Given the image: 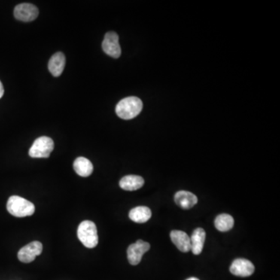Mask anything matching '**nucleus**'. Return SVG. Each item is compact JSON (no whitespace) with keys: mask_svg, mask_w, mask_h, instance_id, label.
Here are the masks:
<instances>
[{"mask_svg":"<svg viewBox=\"0 0 280 280\" xmlns=\"http://www.w3.org/2000/svg\"><path fill=\"white\" fill-rule=\"evenodd\" d=\"M144 179L138 175H127L123 177L119 181V185L123 190L135 191L142 188Z\"/></svg>","mask_w":280,"mask_h":280,"instance_id":"4468645a","label":"nucleus"},{"mask_svg":"<svg viewBox=\"0 0 280 280\" xmlns=\"http://www.w3.org/2000/svg\"><path fill=\"white\" fill-rule=\"evenodd\" d=\"M230 272L237 276L248 277L254 272L252 262L244 259H238L234 261L230 268Z\"/></svg>","mask_w":280,"mask_h":280,"instance_id":"1a4fd4ad","label":"nucleus"},{"mask_svg":"<svg viewBox=\"0 0 280 280\" xmlns=\"http://www.w3.org/2000/svg\"><path fill=\"white\" fill-rule=\"evenodd\" d=\"M102 49L111 57L114 59L120 57L122 50L119 44V35L113 31L107 33L103 41Z\"/></svg>","mask_w":280,"mask_h":280,"instance_id":"423d86ee","label":"nucleus"},{"mask_svg":"<svg viewBox=\"0 0 280 280\" xmlns=\"http://www.w3.org/2000/svg\"><path fill=\"white\" fill-rule=\"evenodd\" d=\"M74 168L76 173L83 178L90 176L94 171V166L91 162L83 156L76 159Z\"/></svg>","mask_w":280,"mask_h":280,"instance_id":"2eb2a0df","label":"nucleus"},{"mask_svg":"<svg viewBox=\"0 0 280 280\" xmlns=\"http://www.w3.org/2000/svg\"><path fill=\"white\" fill-rule=\"evenodd\" d=\"M191 241V251L194 254H200L203 249L205 241V231L202 228H196L192 233Z\"/></svg>","mask_w":280,"mask_h":280,"instance_id":"ddd939ff","label":"nucleus"},{"mask_svg":"<svg viewBox=\"0 0 280 280\" xmlns=\"http://www.w3.org/2000/svg\"><path fill=\"white\" fill-rule=\"evenodd\" d=\"M4 95V86H3L2 83L0 81V98H2V97Z\"/></svg>","mask_w":280,"mask_h":280,"instance_id":"a211bd4d","label":"nucleus"},{"mask_svg":"<svg viewBox=\"0 0 280 280\" xmlns=\"http://www.w3.org/2000/svg\"><path fill=\"white\" fill-rule=\"evenodd\" d=\"M7 208L8 212L16 217H30L35 211V207L32 202L17 196L10 197Z\"/></svg>","mask_w":280,"mask_h":280,"instance_id":"f03ea898","label":"nucleus"},{"mask_svg":"<svg viewBox=\"0 0 280 280\" xmlns=\"http://www.w3.org/2000/svg\"><path fill=\"white\" fill-rule=\"evenodd\" d=\"M150 248V244L143 240H138L136 242L131 244L127 250V257L129 263L132 266H137L142 260L144 254L147 252Z\"/></svg>","mask_w":280,"mask_h":280,"instance_id":"39448f33","label":"nucleus"},{"mask_svg":"<svg viewBox=\"0 0 280 280\" xmlns=\"http://www.w3.org/2000/svg\"><path fill=\"white\" fill-rule=\"evenodd\" d=\"M65 65V57L62 52H56L49 62V72L53 77H59L63 72Z\"/></svg>","mask_w":280,"mask_h":280,"instance_id":"f8f14e48","label":"nucleus"},{"mask_svg":"<svg viewBox=\"0 0 280 280\" xmlns=\"http://www.w3.org/2000/svg\"><path fill=\"white\" fill-rule=\"evenodd\" d=\"M186 280H199V278H195V277H192V278H189Z\"/></svg>","mask_w":280,"mask_h":280,"instance_id":"6ab92c4d","label":"nucleus"},{"mask_svg":"<svg viewBox=\"0 0 280 280\" xmlns=\"http://www.w3.org/2000/svg\"><path fill=\"white\" fill-rule=\"evenodd\" d=\"M216 228L222 232L228 231L233 228L235 225V220L233 217L229 214H220L216 218Z\"/></svg>","mask_w":280,"mask_h":280,"instance_id":"f3484780","label":"nucleus"},{"mask_svg":"<svg viewBox=\"0 0 280 280\" xmlns=\"http://www.w3.org/2000/svg\"><path fill=\"white\" fill-rule=\"evenodd\" d=\"M174 201H175V203L181 208H184V209H189L197 204L198 199L196 195L193 194L192 192H187V191H179L174 196Z\"/></svg>","mask_w":280,"mask_h":280,"instance_id":"9d476101","label":"nucleus"},{"mask_svg":"<svg viewBox=\"0 0 280 280\" xmlns=\"http://www.w3.org/2000/svg\"><path fill=\"white\" fill-rule=\"evenodd\" d=\"M42 244L39 241H33L23 247L18 252V259L24 263H30L42 252Z\"/></svg>","mask_w":280,"mask_h":280,"instance_id":"6e6552de","label":"nucleus"},{"mask_svg":"<svg viewBox=\"0 0 280 280\" xmlns=\"http://www.w3.org/2000/svg\"><path fill=\"white\" fill-rule=\"evenodd\" d=\"M171 241L175 244V246L182 251V252H188L191 250V241L190 238L185 232L181 230H172L171 232Z\"/></svg>","mask_w":280,"mask_h":280,"instance_id":"9b49d317","label":"nucleus"},{"mask_svg":"<svg viewBox=\"0 0 280 280\" xmlns=\"http://www.w3.org/2000/svg\"><path fill=\"white\" fill-rule=\"evenodd\" d=\"M54 150V142L48 136L37 138L29 150L30 156L33 158H48Z\"/></svg>","mask_w":280,"mask_h":280,"instance_id":"20e7f679","label":"nucleus"},{"mask_svg":"<svg viewBox=\"0 0 280 280\" xmlns=\"http://www.w3.org/2000/svg\"><path fill=\"white\" fill-rule=\"evenodd\" d=\"M143 109V102L136 97H129L118 103L115 111L117 115L125 120L134 119Z\"/></svg>","mask_w":280,"mask_h":280,"instance_id":"f257e3e1","label":"nucleus"},{"mask_svg":"<svg viewBox=\"0 0 280 280\" xmlns=\"http://www.w3.org/2000/svg\"><path fill=\"white\" fill-rule=\"evenodd\" d=\"M77 236L86 248H94L98 245V235L97 226L94 222L85 220L79 225Z\"/></svg>","mask_w":280,"mask_h":280,"instance_id":"7ed1b4c3","label":"nucleus"},{"mask_svg":"<svg viewBox=\"0 0 280 280\" xmlns=\"http://www.w3.org/2000/svg\"><path fill=\"white\" fill-rule=\"evenodd\" d=\"M152 212L147 206H137L131 209L129 218L135 223H144L151 218Z\"/></svg>","mask_w":280,"mask_h":280,"instance_id":"dca6fc26","label":"nucleus"},{"mask_svg":"<svg viewBox=\"0 0 280 280\" xmlns=\"http://www.w3.org/2000/svg\"><path fill=\"white\" fill-rule=\"evenodd\" d=\"M14 16L17 20L24 22H31L38 17V9L31 4H21L14 9Z\"/></svg>","mask_w":280,"mask_h":280,"instance_id":"0eeeda50","label":"nucleus"}]
</instances>
